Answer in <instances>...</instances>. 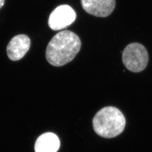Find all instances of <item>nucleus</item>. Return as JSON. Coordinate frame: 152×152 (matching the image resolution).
I'll list each match as a JSON object with an SVG mask.
<instances>
[{"mask_svg": "<svg viewBox=\"0 0 152 152\" xmlns=\"http://www.w3.org/2000/svg\"><path fill=\"white\" fill-rule=\"evenodd\" d=\"M81 48L80 37L70 31L57 33L50 41L46 57L50 64L55 66L65 65L74 59Z\"/></svg>", "mask_w": 152, "mask_h": 152, "instance_id": "nucleus-1", "label": "nucleus"}, {"mask_svg": "<svg viewBox=\"0 0 152 152\" xmlns=\"http://www.w3.org/2000/svg\"><path fill=\"white\" fill-rule=\"evenodd\" d=\"M60 140L58 136L52 132H46L37 139L35 152H57L60 147Z\"/></svg>", "mask_w": 152, "mask_h": 152, "instance_id": "nucleus-7", "label": "nucleus"}, {"mask_svg": "<svg viewBox=\"0 0 152 152\" xmlns=\"http://www.w3.org/2000/svg\"><path fill=\"white\" fill-rule=\"evenodd\" d=\"M93 127L98 135L112 138L119 135L123 132L126 119L118 109L106 107L100 109L94 117Z\"/></svg>", "mask_w": 152, "mask_h": 152, "instance_id": "nucleus-2", "label": "nucleus"}, {"mask_svg": "<svg viewBox=\"0 0 152 152\" xmlns=\"http://www.w3.org/2000/svg\"><path fill=\"white\" fill-rule=\"evenodd\" d=\"M122 60L126 68L132 72H140L147 66L149 56L147 49L141 44L128 45L122 53Z\"/></svg>", "mask_w": 152, "mask_h": 152, "instance_id": "nucleus-3", "label": "nucleus"}, {"mask_svg": "<svg viewBox=\"0 0 152 152\" xmlns=\"http://www.w3.org/2000/svg\"><path fill=\"white\" fill-rule=\"evenodd\" d=\"M31 40L25 34L14 37L7 47V54L10 59L17 61L23 58L30 48Z\"/></svg>", "mask_w": 152, "mask_h": 152, "instance_id": "nucleus-6", "label": "nucleus"}, {"mask_svg": "<svg viewBox=\"0 0 152 152\" xmlns=\"http://www.w3.org/2000/svg\"><path fill=\"white\" fill-rule=\"evenodd\" d=\"M76 16V12L70 6H59L49 16V27L54 31L63 29L74 23Z\"/></svg>", "mask_w": 152, "mask_h": 152, "instance_id": "nucleus-4", "label": "nucleus"}, {"mask_svg": "<svg viewBox=\"0 0 152 152\" xmlns=\"http://www.w3.org/2000/svg\"><path fill=\"white\" fill-rule=\"evenodd\" d=\"M83 10L97 17H107L111 14L115 6V0H81Z\"/></svg>", "mask_w": 152, "mask_h": 152, "instance_id": "nucleus-5", "label": "nucleus"}, {"mask_svg": "<svg viewBox=\"0 0 152 152\" xmlns=\"http://www.w3.org/2000/svg\"><path fill=\"white\" fill-rule=\"evenodd\" d=\"M5 3V0H0V9L4 6Z\"/></svg>", "mask_w": 152, "mask_h": 152, "instance_id": "nucleus-8", "label": "nucleus"}]
</instances>
